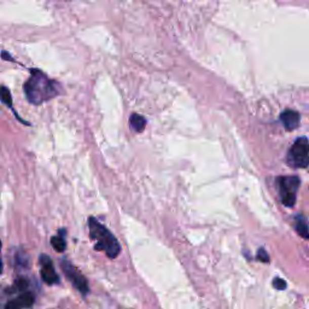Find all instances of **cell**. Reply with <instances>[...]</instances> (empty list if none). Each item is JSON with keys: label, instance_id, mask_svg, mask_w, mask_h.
I'll return each instance as SVG.
<instances>
[{"label": "cell", "instance_id": "8fae6325", "mask_svg": "<svg viewBox=\"0 0 309 309\" xmlns=\"http://www.w3.org/2000/svg\"><path fill=\"white\" fill-rule=\"evenodd\" d=\"M296 231H297V233L301 236L302 238H304V239L309 238L307 219H305L303 215L296 216Z\"/></svg>", "mask_w": 309, "mask_h": 309}, {"label": "cell", "instance_id": "9c48e42d", "mask_svg": "<svg viewBox=\"0 0 309 309\" xmlns=\"http://www.w3.org/2000/svg\"><path fill=\"white\" fill-rule=\"evenodd\" d=\"M51 244L52 247L55 248L56 251L58 253H63L67 248V243H65V231L64 229H61L58 233V236H55V237L51 238Z\"/></svg>", "mask_w": 309, "mask_h": 309}, {"label": "cell", "instance_id": "2e32d148", "mask_svg": "<svg viewBox=\"0 0 309 309\" xmlns=\"http://www.w3.org/2000/svg\"><path fill=\"white\" fill-rule=\"evenodd\" d=\"M0 251H2V242H0ZM3 271V262H2V257H0V273Z\"/></svg>", "mask_w": 309, "mask_h": 309}, {"label": "cell", "instance_id": "8992f818", "mask_svg": "<svg viewBox=\"0 0 309 309\" xmlns=\"http://www.w3.org/2000/svg\"><path fill=\"white\" fill-rule=\"evenodd\" d=\"M40 266H42V279L44 283L49 284V285H55L59 283V277L56 273L55 267H53L51 258L47 255H40Z\"/></svg>", "mask_w": 309, "mask_h": 309}, {"label": "cell", "instance_id": "4fadbf2b", "mask_svg": "<svg viewBox=\"0 0 309 309\" xmlns=\"http://www.w3.org/2000/svg\"><path fill=\"white\" fill-rule=\"evenodd\" d=\"M28 285H29L28 280L24 279V278H21V279L16 280V283L14 284V290H12V291H21V290H27Z\"/></svg>", "mask_w": 309, "mask_h": 309}, {"label": "cell", "instance_id": "7a4b0ae2", "mask_svg": "<svg viewBox=\"0 0 309 309\" xmlns=\"http://www.w3.org/2000/svg\"><path fill=\"white\" fill-rule=\"evenodd\" d=\"M88 228H90V237L94 242V249L97 251H104L109 258L119 256L121 245L106 227H104L94 217H90Z\"/></svg>", "mask_w": 309, "mask_h": 309}, {"label": "cell", "instance_id": "7c38bea8", "mask_svg": "<svg viewBox=\"0 0 309 309\" xmlns=\"http://www.w3.org/2000/svg\"><path fill=\"white\" fill-rule=\"evenodd\" d=\"M0 100L8 105L9 108L12 109V97L10 93V90L5 86H0Z\"/></svg>", "mask_w": 309, "mask_h": 309}, {"label": "cell", "instance_id": "5bb4252c", "mask_svg": "<svg viewBox=\"0 0 309 309\" xmlns=\"http://www.w3.org/2000/svg\"><path fill=\"white\" fill-rule=\"evenodd\" d=\"M273 286H274V289H277V290H285L286 289V283L284 279L276 278L273 280Z\"/></svg>", "mask_w": 309, "mask_h": 309}, {"label": "cell", "instance_id": "277c9868", "mask_svg": "<svg viewBox=\"0 0 309 309\" xmlns=\"http://www.w3.org/2000/svg\"><path fill=\"white\" fill-rule=\"evenodd\" d=\"M286 163L292 168H307L309 165L308 139L305 137L298 138L295 141L286 156Z\"/></svg>", "mask_w": 309, "mask_h": 309}, {"label": "cell", "instance_id": "6da1fadb", "mask_svg": "<svg viewBox=\"0 0 309 309\" xmlns=\"http://www.w3.org/2000/svg\"><path fill=\"white\" fill-rule=\"evenodd\" d=\"M24 92L31 104L39 105L61 93V86L56 81L50 80L44 72L33 69L30 78L24 84Z\"/></svg>", "mask_w": 309, "mask_h": 309}, {"label": "cell", "instance_id": "5b68a950", "mask_svg": "<svg viewBox=\"0 0 309 309\" xmlns=\"http://www.w3.org/2000/svg\"><path fill=\"white\" fill-rule=\"evenodd\" d=\"M61 267L64 272L65 277L70 280V283L74 285V288L78 290V291L81 292V295L86 296L90 291V288H88V283L87 279L79 272V269H76L72 264L69 262L68 260H62Z\"/></svg>", "mask_w": 309, "mask_h": 309}, {"label": "cell", "instance_id": "3957f363", "mask_svg": "<svg viewBox=\"0 0 309 309\" xmlns=\"http://www.w3.org/2000/svg\"><path fill=\"white\" fill-rule=\"evenodd\" d=\"M276 182L282 203L285 207H294L296 203V195L301 185L298 176H278Z\"/></svg>", "mask_w": 309, "mask_h": 309}, {"label": "cell", "instance_id": "ba28073f", "mask_svg": "<svg viewBox=\"0 0 309 309\" xmlns=\"http://www.w3.org/2000/svg\"><path fill=\"white\" fill-rule=\"evenodd\" d=\"M279 119L283 122L286 131H295L299 126V121H301L299 113L294 111V110H285V111L280 113Z\"/></svg>", "mask_w": 309, "mask_h": 309}, {"label": "cell", "instance_id": "30bf717a", "mask_svg": "<svg viewBox=\"0 0 309 309\" xmlns=\"http://www.w3.org/2000/svg\"><path fill=\"white\" fill-rule=\"evenodd\" d=\"M129 125H131V128L133 129L134 132L137 133H140V132L144 131L145 125H146V120H145L143 116H140L139 113H133L129 119Z\"/></svg>", "mask_w": 309, "mask_h": 309}, {"label": "cell", "instance_id": "52a82bcc", "mask_svg": "<svg viewBox=\"0 0 309 309\" xmlns=\"http://www.w3.org/2000/svg\"><path fill=\"white\" fill-rule=\"evenodd\" d=\"M34 301H35V298H34V295L29 291H26V292H23L22 295L18 296V297L12 299V301L9 302V303H6L5 307L9 308V309L30 308L31 305L34 304Z\"/></svg>", "mask_w": 309, "mask_h": 309}, {"label": "cell", "instance_id": "9a60e30c", "mask_svg": "<svg viewBox=\"0 0 309 309\" xmlns=\"http://www.w3.org/2000/svg\"><path fill=\"white\" fill-rule=\"evenodd\" d=\"M257 258L260 261H262V262H268V261H269V256H268V254L266 253L264 249H258Z\"/></svg>", "mask_w": 309, "mask_h": 309}]
</instances>
